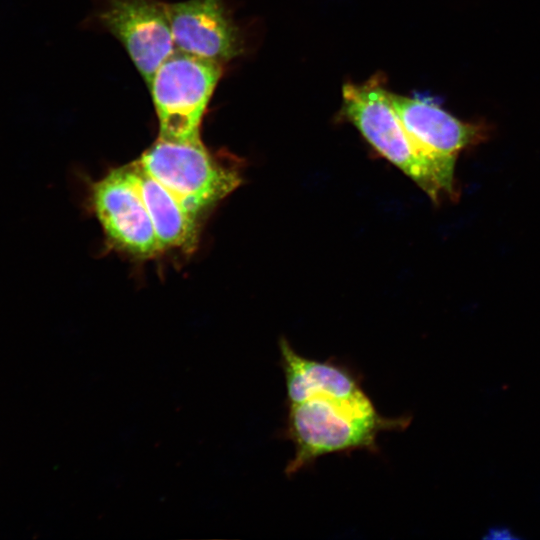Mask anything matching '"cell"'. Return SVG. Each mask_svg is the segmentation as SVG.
Wrapping results in <instances>:
<instances>
[{
    "mask_svg": "<svg viewBox=\"0 0 540 540\" xmlns=\"http://www.w3.org/2000/svg\"><path fill=\"white\" fill-rule=\"evenodd\" d=\"M411 417H384L363 390L346 398L316 397L287 404L285 436L294 454L285 467L292 476L320 457L355 450H378L382 432L403 430Z\"/></svg>",
    "mask_w": 540,
    "mask_h": 540,
    "instance_id": "6da1fadb",
    "label": "cell"
},
{
    "mask_svg": "<svg viewBox=\"0 0 540 540\" xmlns=\"http://www.w3.org/2000/svg\"><path fill=\"white\" fill-rule=\"evenodd\" d=\"M223 64L175 50L148 84L159 122V138L196 141L222 76Z\"/></svg>",
    "mask_w": 540,
    "mask_h": 540,
    "instance_id": "7a4b0ae2",
    "label": "cell"
},
{
    "mask_svg": "<svg viewBox=\"0 0 540 540\" xmlns=\"http://www.w3.org/2000/svg\"><path fill=\"white\" fill-rule=\"evenodd\" d=\"M342 113L386 160L412 179L436 204L446 200L439 180L414 145L378 82L342 89Z\"/></svg>",
    "mask_w": 540,
    "mask_h": 540,
    "instance_id": "3957f363",
    "label": "cell"
},
{
    "mask_svg": "<svg viewBox=\"0 0 540 540\" xmlns=\"http://www.w3.org/2000/svg\"><path fill=\"white\" fill-rule=\"evenodd\" d=\"M137 162L196 216L242 182L240 173L219 164L201 139L173 141L158 137Z\"/></svg>",
    "mask_w": 540,
    "mask_h": 540,
    "instance_id": "277c9868",
    "label": "cell"
},
{
    "mask_svg": "<svg viewBox=\"0 0 540 540\" xmlns=\"http://www.w3.org/2000/svg\"><path fill=\"white\" fill-rule=\"evenodd\" d=\"M387 98L414 145L435 172L446 200H457L456 160L464 149L484 140L485 126L463 122L432 100L389 91Z\"/></svg>",
    "mask_w": 540,
    "mask_h": 540,
    "instance_id": "5b68a950",
    "label": "cell"
},
{
    "mask_svg": "<svg viewBox=\"0 0 540 540\" xmlns=\"http://www.w3.org/2000/svg\"><path fill=\"white\" fill-rule=\"evenodd\" d=\"M99 21L123 45L147 85L176 50L166 3L106 0Z\"/></svg>",
    "mask_w": 540,
    "mask_h": 540,
    "instance_id": "8992f818",
    "label": "cell"
},
{
    "mask_svg": "<svg viewBox=\"0 0 540 540\" xmlns=\"http://www.w3.org/2000/svg\"><path fill=\"white\" fill-rule=\"evenodd\" d=\"M92 204L105 233L119 248L140 257L162 251L127 166L111 171L93 185Z\"/></svg>",
    "mask_w": 540,
    "mask_h": 540,
    "instance_id": "52a82bcc",
    "label": "cell"
},
{
    "mask_svg": "<svg viewBox=\"0 0 540 540\" xmlns=\"http://www.w3.org/2000/svg\"><path fill=\"white\" fill-rule=\"evenodd\" d=\"M176 50L224 64L242 52L239 29L224 0L166 3Z\"/></svg>",
    "mask_w": 540,
    "mask_h": 540,
    "instance_id": "ba28073f",
    "label": "cell"
},
{
    "mask_svg": "<svg viewBox=\"0 0 540 540\" xmlns=\"http://www.w3.org/2000/svg\"><path fill=\"white\" fill-rule=\"evenodd\" d=\"M279 351L286 404L316 397L346 398L364 390L356 373L344 364L305 357L285 337L279 340Z\"/></svg>",
    "mask_w": 540,
    "mask_h": 540,
    "instance_id": "9c48e42d",
    "label": "cell"
},
{
    "mask_svg": "<svg viewBox=\"0 0 540 540\" xmlns=\"http://www.w3.org/2000/svg\"><path fill=\"white\" fill-rule=\"evenodd\" d=\"M127 169L146 206L161 249L192 248L197 238L198 216L145 172L137 161Z\"/></svg>",
    "mask_w": 540,
    "mask_h": 540,
    "instance_id": "30bf717a",
    "label": "cell"
},
{
    "mask_svg": "<svg viewBox=\"0 0 540 540\" xmlns=\"http://www.w3.org/2000/svg\"><path fill=\"white\" fill-rule=\"evenodd\" d=\"M508 529L498 528V529H492L485 538H514L515 536L508 533Z\"/></svg>",
    "mask_w": 540,
    "mask_h": 540,
    "instance_id": "8fae6325",
    "label": "cell"
}]
</instances>
